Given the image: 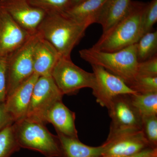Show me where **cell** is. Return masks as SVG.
I'll use <instances>...</instances> for the list:
<instances>
[{"label":"cell","mask_w":157,"mask_h":157,"mask_svg":"<svg viewBox=\"0 0 157 157\" xmlns=\"http://www.w3.org/2000/svg\"><path fill=\"white\" fill-rule=\"evenodd\" d=\"M89 26L64 12H50L46 13L37 32L56 48L61 57L71 58L72 51L84 36Z\"/></svg>","instance_id":"1"},{"label":"cell","mask_w":157,"mask_h":157,"mask_svg":"<svg viewBox=\"0 0 157 157\" xmlns=\"http://www.w3.org/2000/svg\"><path fill=\"white\" fill-rule=\"evenodd\" d=\"M147 3L132 1L124 17L102 33L92 48L106 52L117 51L136 44L143 36L141 19Z\"/></svg>","instance_id":"2"},{"label":"cell","mask_w":157,"mask_h":157,"mask_svg":"<svg viewBox=\"0 0 157 157\" xmlns=\"http://www.w3.org/2000/svg\"><path fill=\"white\" fill-rule=\"evenodd\" d=\"M80 57L91 65H97L122 78L128 85L137 75L138 61L136 43L113 52L100 51L93 48L79 51Z\"/></svg>","instance_id":"3"},{"label":"cell","mask_w":157,"mask_h":157,"mask_svg":"<svg viewBox=\"0 0 157 157\" xmlns=\"http://www.w3.org/2000/svg\"><path fill=\"white\" fill-rule=\"evenodd\" d=\"M45 125L27 118L14 122V134L20 147L46 157H64L59 137L50 133Z\"/></svg>","instance_id":"4"},{"label":"cell","mask_w":157,"mask_h":157,"mask_svg":"<svg viewBox=\"0 0 157 157\" xmlns=\"http://www.w3.org/2000/svg\"><path fill=\"white\" fill-rule=\"evenodd\" d=\"M40 38L37 32L33 34L23 45L7 57V98L34 74V49Z\"/></svg>","instance_id":"5"},{"label":"cell","mask_w":157,"mask_h":157,"mask_svg":"<svg viewBox=\"0 0 157 157\" xmlns=\"http://www.w3.org/2000/svg\"><path fill=\"white\" fill-rule=\"evenodd\" d=\"M51 76L63 95L75 94L80 89H93L95 84L94 73H89L75 65L71 58L60 57Z\"/></svg>","instance_id":"6"},{"label":"cell","mask_w":157,"mask_h":157,"mask_svg":"<svg viewBox=\"0 0 157 157\" xmlns=\"http://www.w3.org/2000/svg\"><path fill=\"white\" fill-rule=\"evenodd\" d=\"M63 96L51 76H39L34 85L25 118L45 124L47 112L56 103L62 101Z\"/></svg>","instance_id":"7"},{"label":"cell","mask_w":157,"mask_h":157,"mask_svg":"<svg viewBox=\"0 0 157 157\" xmlns=\"http://www.w3.org/2000/svg\"><path fill=\"white\" fill-rule=\"evenodd\" d=\"M130 95L118 96L107 108L111 118L107 138L141 130L142 117L132 105Z\"/></svg>","instance_id":"8"},{"label":"cell","mask_w":157,"mask_h":157,"mask_svg":"<svg viewBox=\"0 0 157 157\" xmlns=\"http://www.w3.org/2000/svg\"><path fill=\"white\" fill-rule=\"evenodd\" d=\"M91 66L95 77L93 94L102 107L108 108L113 100L118 96L137 93L122 78L100 66Z\"/></svg>","instance_id":"9"},{"label":"cell","mask_w":157,"mask_h":157,"mask_svg":"<svg viewBox=\"0 0 157 157\" xmlns=\"http://www.w3.org/2000/svg\"><path fill=\"white\" fill-rule=\"evenodd\" d=\"M103 144V157H128L151 147L141 130L107 138Z\"/></svg>","instance_id":"10"},{"label":"cell","mask_w":157,"mask_h":157,"mask_svg":"<svg viewBox=\"0 0 157 157\" xmlns=\"http://www.w3.org/2000/svg\"><path fill=\"white\" fill-rule=\"evenodd\" d=\"M0 7L31 35L36 33L46 12L31 5L28 0H0Z\"/></svg>","instance_id":"11"},{"label":"cell","mask_w":157,"mask_h":157,"mask_svg":"<svg viewBox=\"0 0 157 157\" xmlns=\"http://www.w3.org/2000/svg\"><path fill=\"white\" fill-rule=\"evenodd\" d=\"M0 7V57H7L32 36Z\"/></svg>","instance_id":"12"},{"label":"cell","mask_w":157,"mask_h":157,"mask_svg":"<svg viewBox=\"0 0 157 157\" xmlns=\"http://www.w3.org/2000/svg\"><path fill=\"white\" fill-rule=\"evenodd\" d=\"M34 73L7 97L5 105L6 110L14 122L23 119L26 117L34 85L39 78Z\"/></svg>","instance_id":"13"},{"label":"cell","mask_w":157,"mask_h":157,"mask_svg":"<svg viewBox=\"0 0 157 157\" xmlns=\"http://www.w3.org/2000/svg\"><path fill=\"white\" fill-rule=\"evenodd\" d=\"M76 114L59 101L48 110L45 117V124H52L56 132L73 138H78L75 126Z\"/></svg>","instance_id":"14"},{"label":"cell","mask_w":157,"mask_h":157,"mask_svg":"<svg viewBox=\"0 0 157 157\" xmlns=\"http://www.w3.org/2000/svg\"><path fill=\"white\" fill-rule=\"evenodd\" d=\"M60 57L56 48L41 37L34 49V73L39 76H51L52 72Z\"/></svg>","instance_id":"15"},{"label":"cell","mask_w":157,"mask_h":157,"mask_svg":"<svg viewBox=\"0 0 157 157\" xmlns=\"http://www.w3.org/2000/svg\"><path fill=\"white\" fill-rule=\"evenodd\" d=\"M107 0H84L64 13L77 22L88 25L97 23Z\"/></svg>","instance_id":"16"},{"label":"cell","mask_w":157,"mask_h":157,"mask_svg":"<svg viewBox=\"0 0 157 157\" xmlns=\"http://www.w3.org/2000/svg\"><path fill=\"white\" fill-rule=\"evenodd\" d=\"M132 0H107L96 23L101 25L103 33H106L124 17Z\"/></svg>","instance_id":"17"},{"label":"cell","mask_w":157,"mask_h":157,"mask_svg":"<svg viewBox=\"0 0 157 157\" xmlns=\"http://www.w3.org/2000/svg\"><path fill=\"white\" fill-rule=\"evenodd\" d=\"M61 144L64 157H96L101 156L104 150V144L99 147L87 146L78 138L68 137L57 132Z\"/></svg>","instance_id":"18"},{"label":"cell","mask_w":157,"mask_h":157,"mask_svg":"<svg viewBox=\"0 0 157 157\" xmlns=\"http://www.w3.org/2000/svg\"><path fill=\"white\" fill-rule=\"evenodd\" d=\"M133 106L141 117L157 115V92L130 95Z\"/></svg>","instance_id":"19"},{"label":"cell","mask_w":157,"mask_h":157,"mask_svg":"<svg viewBox=\"0 0 157 157\" xmlns=\"http://www.w3.org/2000/svg\"><path fill=\"white\" fill-rule=\"evenodd\" d=\"M138 62L144 61L157 55V32H148L143 35L136 43Z\"/></svg>","instance_id":"20"},{"label":"cell","mask_w":157,"mask_h":157,"mask_svg":"<svg viewBox=\"0 0 157 157\" xmlns=\"http://www.w3.org/2000/svg\"><path fill=\"white\" fill-rule=\"evenodd\" d=\"M20 148L14 134L13 124L0 131V157H11Z\"/></svg>","instance_id":"21"},{"label":"cell","mask_w":157,"mask_h":157,"mask_svg":"<svg viewBox=\"0 0 157 157\" xmlns=\"http://www.w3.org/2000/svg\"><path fill=\"white\" fill-rule=\"evenodd\" d=\"M32 6L47 13L65 12L72 6V0H28Z\"/></svg>","instance_id":"22"},{"label":"cell","mask_w":157,"mask_h":157,"mask_svg":"<svg viewBox=\"0 0 157 157\" xmlns=\"http://www.w3.org/2000/svg\"><path fill=\"white\" fill-rule=\"evenodd\" d=\"M128 86L137 93L157 92V76L137 75Z\"/></svg>","instance_id":"23"},{"label":"cell","mask_w":157,"mask_h":157,"mask_svg":"<svg viewBox=\"0 0 157 157\" xmlns=\"http://www.w3.org/2000/svg\"><path fill=\"white\" fill-rule=\"evenodd\" d=\"M141 131L151 147L157 148V115L142 117Z\"/></svg>","instance_id":"24"},{"label":"cell","mask_w":157,"mask_h":157,"mask_svg":"<svg viewBox=\"0 0 157 157\" xmlns=\"http://www.w3.org/2000/svg\"><path fill=\"white\" fill-rule=\"evenodd\" d=\"M157 21V0H152L147 3L141 19L143 35L151 32Z\"/></svg>","instance_id":"25"},{"label":"cell","mask_w":157,"mask_h":157,"mask_svg":"<svg viewBox=\"0 0 157 157\" xmlns=\"http://www.w3.org/2000/svg\"><path fill=\"white\" fill-rule=\"evenodd\" d=\"M137 75L157 76V55L146 60L138 62Z\"/></svg>","instance_id":"26"},{"label":"cell","mask_w":157,"mask_h":157,"mask_svg":"<svg viewBox=\"0 0 157 157\" xmlns=\"http://www.w3.org/2000/svg\"><path fill=\"white\" fill-rule=\"evenodd\" d=\"M7 96V57H0V104L5 103Z\"/></svg>","instance_id":"27"},{"label":"cell","mask_w":157,"mask_h":157,"mask_svg":"<svg viewBox=\"0 0 157 157\" xmlns=\"http://www.w3.org/2000/svg\"><path fill=\"white\" fill-rule=\"evenodd\" d=\"M14 121L6 110L5 103L0 104V131Z\"/></svg>","instance_id":"28"},{"label":"cell","mask_w":157,"mask_h":157,"mask_svg":"<svg viewBox=\"0 0 157 157\" xmlns=\"http://www.w3.org/2000/svg\"><path fill=\"white\" fill-rule=\"evenodd\" d=\"M128 157H157V148L148 147Z\"/></svg>","instance_id":"29"},{"label":"cell","mask_w":157,"mask_h":157,"mask_svg":"<svg viewBox=\"0 0 157 157\" xmlns=\"http://www.w3.org/2000/svg\"><path fill=\"white\" fill-rule=\"evenodd\" d=\"M84 1V0H72V6L71 8L73 6H76V5H78L82 1Z\"/></svg>","instance_id":"30"},{"label":"cell","mask_w":157,"mask_h":157,"mask_svg":"<svg viewBox=\"0 0 157 157\" xmlns=\"http://www.w3.org/2000/svg\"><path fill=\"white\" fill-rule=\"evenodd\" d=\"M96 157H103L101 156H100Z\"/></svg>","instance_id":"31"}]
</instances>
